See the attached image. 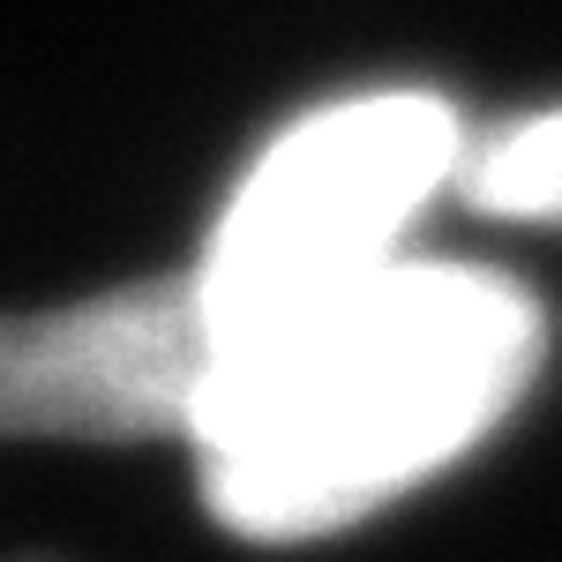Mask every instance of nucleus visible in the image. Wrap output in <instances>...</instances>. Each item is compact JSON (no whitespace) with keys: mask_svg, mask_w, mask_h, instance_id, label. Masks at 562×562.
Returning a JSON list of instances; mask_svg holds the SVG:
<instances>
[{"mask_svg":"<svg viewBox=\"0 0 562 562\" xmlns=\"http://www.w3.org/2000/svg\"><path fill=\"white\" fill-rule=\"evenodd\" d=\"M540 352L548 323L518 278L405 248L211 360L188 413L203 503L240 540L338 532L503 428Z\"/></svg>","mask_w":562,"mask_h":562,"instance_id":"1","label":"nucleus"},{"mask_svg":"<svg viewBox=\"0 0 562 562\" xmlns=\"http://www.w3.org/2000/svg\"><path fill=\"white\" fill-rule=\"evenodd\" d=\"M458 150L465 121L435 90L338 98L270 135L188 270L211 315V346L225 352L278 330L285 315L405 256V233L458 180Z\"/></svg>","mask_w":562,"mask_h":562,"instance_id":"2","label":"nucleus"},{"mask_svg":"<svg viewBox=\"0 0 562 562\" xmlns=\"http://www.w3.org/2000/svg\"><path fill=\"white\" fill-rule=\"evenodd\" d=\"M211 360V315L188 270L113 285L45 315H0V435H188Z\"/></svg>","mask_w":562,"mask_h":562,"instance_id":"3","label":"nucleus"},{"mask_svg":"<svg viewBox=\"0 0 562 562\" xmlns=\"http://www.w3.org/2000/svg\"><path fill=\"white\" fill-rule=\"evenodd\" d=\"M450 188L480 217L562 225V105L495 121V128H465V150H458V180Z\"/></svg>","mask_w":562,"mask_h":562,"instance_id":"4","label":"nucleus"}]
</instances>
